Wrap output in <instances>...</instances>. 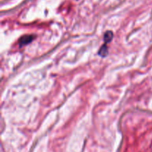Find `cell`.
Wrapping results in <instances>:
<instances>
[{
  "mask_svg": "<svg viewBox=\"0 0 152 152\" xmlns=\"http://www.w3.org/2000/svg\"><path fill=\"white\" fill-rule=\"evenodd\" d=\"M35 38V36L34 35H25L23 37H22L20 38L19 41V44L20 46H25V45L28 44V43H31L32 40Z\"/></svg>",
  "mask_w": 152,
  "mask_h": 152,
  "instance_id": "6da1fadb",
  "label": "cell"
},
{
  "mask_svg": "<svg viewBox=\"0 0 152 152\" xmlns=\"http://www.w3.org/2000/svg\"><path fill=\"white\" fill-rule=\"evenodd\" d=\"M113 37H114V34L111 31H107L104 34V40H105V43H108L112 40Z\"/></svg>",
  "mask_w": 152,
  "mask_h": 152,
  "instance_id": "7a4b0ae2",
  "label": "cell"
},
{
  "mask_svg": "<svg viewBox=\"0 0 152 152\" xmlns=\"http://www.w3.org/2000/svg\"><path fill=\"white\" fill-rule=\"evenodd\" d=\"M99 55L102 57H105L108 55V46L106 44H104L99 50Z\"/></svg>",
  "mask_w": 152,
  "mask_h": 152,
  "instance_id": "3957f363",
  "label": "cell"
}]
</instances>
